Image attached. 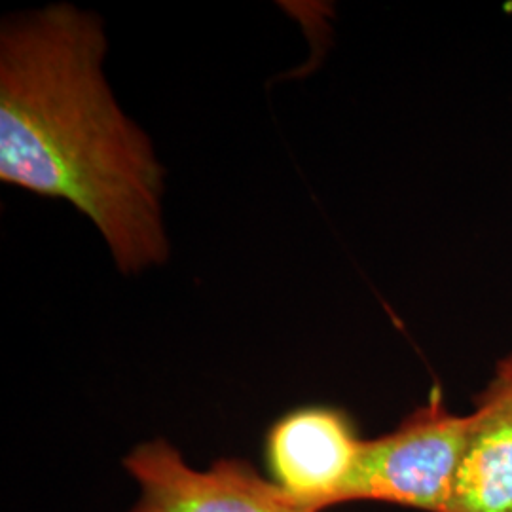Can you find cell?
Returning <instances> with one entry per match:
<instances>
[{
    "label": "cell",
    "mask_w": 512,
    "mask_h": 512,
    "mask_svg": "<svg viewBox=\"0 0 512 512\" xmlns=\"http://www.w3.org/2000/svg\"><path fill=\"white\" fill-rule=\"evenodd\" d=\"M99 19L50 6L0 33V181L65 200L92 220L118 270L167 258L164 169L103 76Z\"/></svg>",
    "instance_id": "obj_1"
},
{
    "label": "cell",
    "mask_w": 512,
    "mask_h": 512,
    "mask_svg": "<svg viewBox=\"0 0 512 512\" xmlns=\"http://www.w3.org/2000/svg\"><path fill=\"white\" fill-rule=\"evenodd\" d=\"M469 414L452 412L435 387L393 431L365 439L351 501L440 512L469 435Z\"/></svg>",
    "instance_id": "obj_2"
},
{
    "label": "cell",
    "mask_w": 512,
    "mask_h": 512,
    "mask_svg": "<svg viewBox=\"0 0 512 512\" xmlns=\"http://www.w3.org/2000/svg\"><path fill=\"white\" fill-rule=\"evenodd\" d=\"M365 439L346 410L308 404L283 414L266 435L270 478L311 512L349 503Z\"/></svg>",
    "instance_id": "obj_3"
},
{
    "label": "cell",
    "mask_w": 512,
    "mask_h": 512,
    "mask_svg": "<svg viewBox=\"0 0 512 512\" xmlns=\"http://www.w3.org/2000/svg\"><path fill=\"white\" fill-rule=\"evenodd\" d=\"M124 467L139 486L128 512H311L243 459L194 469L164 439L133 448Z\"/></svg>",
    "instance_id": "obj_4"
},
{
    "label": "cell",
    "mask_w": 512,
    "mask_h": 512,
    "mask_svg": "<svg viewBox=\"0 0 512 512\" xmlns=\"http://www.w3.org/2000/svg\"><path fill=\"white\" fill-rule=\"evenodd\" d=\"M469 418L463 456L440 512H512V384L492 378Z\"/></svg>",
    "instance_id": "obj_5"
},
{
    "label": "cell",
    "mask_w": 512,
    "mask_h": 512,
    "mask_svg": "<svg viewBox=\"0 0 512 512\" xmlns=\"http://www.w3.org/2000/svg\"><path fill=\"white\" fill-rule=\"evenodd\" d=\"M494 378H499V380H503V382L512 384V351L507 357H503V359L497 361Z\"/></svg>",
    "instance_id": "obj_6"
}]
</instances>
